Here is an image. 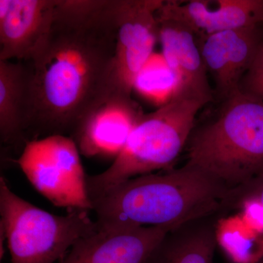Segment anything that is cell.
Listing matches in <instances>:
<instances>
[{
	"instance_id": "9c48e42d",
	"label": "cell",
	"mask_w": 263,
	"mask_h": 263,
	"mask_svg": "<svg viewBox=\"0 0 263 263\" xmlns=\"http://www.w3.org/2000/svg\"><path fill=\"white\" fill-rule=\"evenodd\" d=\"M97 222V221H96ZM168 230L100 226L85 235L59 263H147Z\"/></svg>"
},
{
	"instance_id": "e0dca14e",
	"label": "cell",
	"mask_w": 263,
	"mask_h": 263,
	"mask_svg": "<svg viewBox=\"0 0 263 263\" xmlns=\"http://www.w3.org/2000/svg\"><path fill=\"white\" fill-rule=\"evenodd\" d=\"M135 88L157 100L160 106L181 92V85L163 55H152L137 78Z\"/></svg>"
},
{
	"instance_id": "ba28073f",
	"label": "cell",
	"mask_w": 263,
	"mask_h": 263,
	"mask_svg": "<svg viewBox=\"0 0 263 263\" xmlns=\"http://www.w3.org/2000/svg\"><path fill=\"white\" fill-rule=\"evenodd\" d=\"M143 114L132 95L114 88L90 109L69 137L81 155L114 161Z\"/></svg>"
},
{
	"instance_id": "52a82bcc",
	"label": "cell",
	"mask_w": 263,
	"mask_h": 263,
	"mask_svg": "<svg viewBox=\"0 0 263 263\" xmlns=\"http://www.w3.org/2000/svg\"><path fill=\"white\" fill-rule=\"evenodd\" d=\"M164 0H116V47L112 82L132 95L137 78L159 41L157 12Z\"/></svg>"
},
{
	"instance_id": "8fae6325",
	"label": "cell",
	"mask_w": 263,
	"mask_h": 263,
	"mask_svg": "<svg viewBox=\"0 0 263 263\" xmlns=\"http://www.w3.org/2000/svg\"><path fill=\"white\" fill-rule=\"evenodd\" d=\"M57 0H0V61L28 62L46 41Z\"/></svg>"
},
{
	"instance_id": "ac0fdd59",
	"label": "cell",
	"mask_w": 263,
	"mask_h": 263,
	"mask_svg": "<svg viewBox=\"0 0 263 263\" xmlns=\"http://www.w3.org/2000/svg\"><path fill=\"white\" fill-rule=\"evenodd\" d=\"M238 89L263 101V41L250 67L242 78Z\"/></svg>"
},
{
	"instance_id": "3957f363",
	"label": "cell",
	"mask_w": 263,
	"mask_h": 263,
	"mask_svg": "<svg viewBox=\"0 0 263 263\" xmlns=\"http://www.w3.org/2000/svg\"><path fill=\"white\" fill-rule=\"evenodd\" d=\"M222 101L214 119L194 128L186 162L234 191L263 170V101L240 89Z\"/></svg>"
},
{
	"instance_id": "4fadbf2b",
	"label": "cell",
	"mask_w": 263,
	"mask_h": 263,
	"mask_svg": "<svg viewBox=\"0 0 263 263\" xmlns=\"http://www.w3.org/2000/svg\"><path fill=\"white\" fill-rule=\"evenodd\" d=\"M157 16L162 55L177 77L181 91L214 98L196 35L182 24Z\"/></svg>"
},
{
	"instance_id": "ffe728a7",
	"label": "cell",
	"mask_w": 263,
	"mask_h": 263,
	"mask_svg": "<svg viewBox=\"0 0 263 263\" xmlns=\"http://www.w3.org/2000/svg\"><path fill=\"white\" fill-rule=\"evenodd\" d=\"M257 263H262V260H260V261H259V262H257Z\"/></svg>"
},
{
	"instance_id": "9a60e30c",
	"label": "cell",
	"mask_w": 263,
	"mask_h": 263,
	"mask_svg": "<svg viewBox=\"0 0 263 263\" xmlns=\"http://www.w3.org/2000/svg\"><path fill=\"white\" fill-rule=\"evenodd\" d=\"M28 68L25 62L0 61V138L7 147L26 146Z\"/></svg>"
},
{
	"instance_id": "5bb4252c",
	"label": "cell",
	"mask_w": 263,
	"mask_h": 263,
	"mask_svg": "<svg viewBox=\"0 0 263 263\" xmlns=\"http://www.w3.org/2000/svg\"><path fill=\"white\" fill-rule=\"evenodd\" d=\"M224 215L205 216L167 232L147 263H214L218 221Z\"/></svg>"
},
{
	"instance_id": "7a4b0ae2",
	"label": "cell",
	"mask_w": 263,
	"mask_h": 263,
	"mask_svg": "<svg viewBox=\"0 0 263 263\" xmlns=\"http://www.w3.org/2000/svg\"><path fill=\"white\" fill-rule=\"evenodd\" d=\"M232 190L186 162L138 176L91 202L97 222L111 227H159L169 231L189 221L229 213Z\"/></svg>"
},
{
	"instance_id": "5b68a950",
	"label": "cell",
	"mask_w": 263,
	"mask_h": 263,
	"mask_svg": "<svg viewBox=\"0 0 263 263\" xmlns=\"http://www.w3.org/2000/svg\"><path fill=\"white\" fill-rule=\"evenodd\" d=\"M0 213L11 263H59L76 242L97 228L89 211L70 209L65 216L54 215L12 192L3 176Z\"/></svg>"
},
{
	"instance_id": "277c9868",
	"label": "cell",
	"mask_w": 263,
	"mask_h": 263,
	"mask_svg": "<svg viewBox=\"0 0 263 263\" xmlns=\"http://www.w3.org/2000/svg\"><path fill=\"white\" fill-rule=\"evenodd\" d=\"M214 100L183 91L155 111L144 113L110 167L87 176L90 201L128 180L172 168L186 148L197 114Z\"/></svg>"
},
{
	"instance_id": "2e32d148",
	"label": "cell",
	"mask_w": 263,
	"mask_h": 263,
	"mask_svg": "<svg viewBox=\"0 0 263 263\" xmlns=\"http://www.w3.org/2000/svg\"><path fill=\"white\" fill-rule=\"evenodd\" d=\"M217 241L232 263H257L263 259V234L254 229L238 212L219 219Z\"/></svg>"
},
{
	"instance_id": "d6986e66",
	"label": "cell",
	"mask_w": 263,
	"mask_h": 263,
	"mask_svg": "<svg viewBox=\"0 0 263 263\" xmlns=\"http://www.w3.org/2000/svg\"><path fill=\"white\" fill-rule=\"evenodd\" d=\"M249 200H257L263 205V170L257 176L232 193L230 212Z\"/></svg>"
},
{
	"instance_id": "7c38bea8",
	"label": "cell",
	"mask_w": 263,
	"mask_h": 263,
	"mask_svg": "<svg viewBox=\"0 0 263 263\" xmlns=\"http://www.w3.org/2000/svg\"><path fill=\"white\" fill-rule=\"evenodd\" d=\"M262 41L259 27H252L216 33L199 42L208 73L214 79L220 100L239 89Z\"/></svg>"
},
{
	"instance_id": "30bf717a",
	"label": "cell",
	"mask_w": 263,
	"mask_h": 263,
	"mask_svg": "<svg viewBox=\"0 0 263 263\" xmlns=\"http://www.w3.org/2000/svg\"><path fill=\"white\" fill-rule=\"evenodd\" d=\"M157 15L183 24L199 42L224 31L263 25V0H164Z\"/></svg>"
},
{
	"instance_id": "8992f818",
	"label": "cell",
	"mask_w": 263,
	"mask_h": 263,
	"mask_svg": "<svg viewBox=\"0 0 263 263\" xmlns=\"http://www.w3.org/2000/svg\"><path fill=\"white\" fill-rule=\"evenodd\" d=\"M75 141L62 135L32 140L17 160L34 189L56 206L91 210L86 176Z\"/></svg>"
},
{
	"instance_id": "6da1fadb",
	"label": "cell",
	"mask_w": 263,
	"mask_h": 263,
	"mask_svg": "<svg viewBox=\"0 0 263 263\" xmlns=\"http://www.w3.org/2000/svg\"><path fill=\"white\" fill-rule=\"evenodd\" d=\"M115 5L116 0H57L47 38L25 62L27 136H70L114 89Z\"/></svg>"
}]
</instances>
